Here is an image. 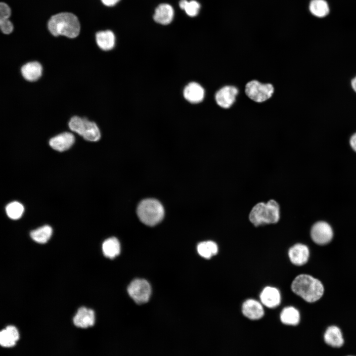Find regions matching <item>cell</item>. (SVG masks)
<instances>
[{
	"label": "cell",
	"instance_id": "1",
	"mask_svg": "<svg viewBox=\"0 0 356 356\" xmlns=\"http://www.w3.org/2000/svg\"><path fill=\"white\" fill-rule=\"evenodd\" d=\"M281 207L274 199H270L267 202L261 201L251 208L248 220L255 227L276 224L281 219Z\"/></svg>",
	"mask_w": 356,
	"mask_h": 356
},
{
	"label": "cell",
	"instance_id": "2",
	"mask_svg": "<svg viewBox=\"0 0 356 356\" xmlns=\"http://www.w3.org/2000/svg\"><path fill=\"white\" fill-rule=\"evenodd\" d=\"M291 288L296 295L308 303H313L319 300L324 291L321 282L311 275L301 274L293 280Z\"/></svg>",
	"mask_w": 356,
	"mask_h": 356
},
{
	"label": "cell",
	"instance_id": "3",
	"mask_svg": "<svg viewBox=\"0 0 356 356\" xmlns=\"http://www.w3.org/2000/svg\"><path fill=\"white\" fill-rule=\"evenodd\" d=\"M48 29L54 36L62 35L74 38L79 34L80 25L76 15L69 12H62L50 18Z\"/></svg>",
	"mask_w": 356,
	"mask_h": 356
},
{
	"label": "cell",
	"instance_id": "4",
	"mask_svg": "<svg viewBox=\"0 0 356 356\" xmlns=\"http://www.w3.org/2000/svg\"><path fill=\"white\" fill-rule=\"evenodd\" d=\"M136 213L140 221L148 226H154L163 220L164 208L162 204L153 198L142 200L138 204Z\"/></svg>",
	"mask_w": 356,
	"mask_h": 356
},
{
	"label": "cell",
	"instance_id": "5",
	"mask_svg": "<svg viewBox=\"0 0 356 356\" xmlns=\"http://www.w3.org/2000/svg\"><path fill=\"white\" fill-rule=\"evenodd\" d=\"M273 90L271 84H262L256 80L249 82L245 86L246 95L257 102H262L269 99L272 96Z\"/></svg>",
	"mask_w": 356,
	"mask_h": 356
},
{
	"label": "cell",
	"instance_id": "6",
	"mask_svg": "<svg viewBox=\"0 0 356 356\" xmlns=\"http://www.w3.org/2000/svg\"><path fill=\"white\" fill-rule=\"evenodd\" d=\"M130 296L138 304L146 303L149 299L151 288L149 282L143 279L133 280L128 287Z\"/></svg>",
	"mask_w": 356,
	"mask_h": 356
},
{
	"label": "cell",
	"instance_id": "7",
	"mask_svg": "<svg viewBox=\"0 0 356 356\" xmlns=\"http://www.w3.org/2000/svg\"><path fill=\"white\" fill-rule=\"evenodd\" d=\"M75 132L89 141H97L101 136L97 125L85 118H81L77 122L75 127Z\"/></svg>",
	"mask_w": 356,
	"mask_h": 356
},
{
	"label": "cell",
	"instance_id": "8",
	"mask_svg": "<svg viewBox=\"0 0 356 356\" xmlns=\"http://www.w3.org/2000/svg\"><path fill=\"white\" fill-rule=\"evenodd\" d=\"M313 241L318 245L329 243L333 238V232L331 226L326 222L320 221L314 223L311 230Z\"/></svg>",
	"mask_w": 356,
	"mask_h": 356
},
{
	"label": "cell",
	"instance_id": "9",
	"mask_svg": "<svg viewBox=\"0 0 356 356\" xmlns=\"http://www.w3.org/2000/svg\"><path fill=\"white\" fill-rule=\"evenodd\" d=\"M260 299L263 306L268 308L274 309L280 305L281 296L277 288L267 286L264 288L260 293Z\"/></svg>",
	"mask_w": 356,
	"mask_h": 356
},
{
	"label": "cell",
	"instance_id": "10",
	"mask_svg": "<svg viewBox=\"0 0 356 356\" xmlns=\"http://www.w3.org/2000/svg\"><path fill=\"white\" fill-rule=\"evenodd\" d=\"M242 312L245 317L251 320L260 319L265 314L263 304L254 299H248L243 303Z\"/></svg>",
	"mask_w": 356,
	"mask_h": 356
},
{
	"label": "cell",
	"instance_id": "11",
	"mask_svg": "<svg viewBox=\"0 0 356 356\" xmlns=\"http://www.w3.org/2000/svg\"><path fill=\"white\" fill-rule=\"evenodd\" d=\"M288 257L291 262L296 266H303L308 261L310 250L308 247L302 243H297L288 250Z\"/></svg>",
	"mask_w": 356,
	"mask_h": 356
},
{
	"label": "cell",
	"instance_id": "12",
	"mask_svg": "<svg viewBox=\"0 0 356 356\" xmlns=\"http://www.w3.org/2000/svg\"><path fill=\"white\" fill-rule=\"evenodd\" d=\"M94 311L86 307L80 308L73 318L74 324L77 327L87 328L92 326L95 323Z\"/></svg>",
	"mask_w": 356,
	"mask_h": 356
},
{
	"label": "cell",
	"instance_id": "13",
	"mask_svg": "<svg viewBox=\"0 0 356 356\" xmlns=\"http://www.w3.org/2000/svg\"><path fill=\"white\" fill-rule=\"evenodd\" d=\"M238 89L233 86H225L219 90L215 95L217 104L224 108L230 107L235 100Z\"/></svg>",
	"mask_w": 356,
	"mask_h": 356
},
{
	"label": "cell",
	"instance_id": "14",
	"mask_svg": "<svg viewBox=\"0 0 356 356\" xmlns=\"http://www.w3.org/2000/svg\"><path fill=\"white\" fill-rule=\"evenodd\" d=\"M75 142V136L69 132L60 134L49 141L50 146L56 151H64L69 149Z\"/></svg>",
	"mask_w": 356,
	"mask_h": 356
},
{
	"label": "cell",
	"instance_id": "15",
	"mask_svg": "<svg viewBox=\"0 0 356 356\" xmlns=\"http://www.w3.org/2000/svg\"><path fill=\"white\" fill-rule=\"evenodd\" d=\"M184 98L190 103H198L204 99L205 91L203 87L196 82L188 83L183 90Z\"/></svg>",
	"mask_w": 356,
	"mask_h": 356
},
{
	"label": "cell",
	"instance_id": "16",
	"mask_svg": "<svg viewBox=\"0 0 356 356\" xmlns=\"http://www.w3.org/2000/svg\"><path fill=\"white\" fill-rule=\"evenodd\" d=\"M19 337L17 328L14 325H8L0 332V344L4 348L12 347L16 345Z\"/></svg>",
	"mask_w": 356,
	"mask_h": 356
},
{
	"label": "cell",
	"instance_id": "17",
	"mask_svg": "<svg viewBox=\"0 0 356 356\" xmlns=\"http://www.w3.org/2000/svg\"><path fill=\"white\" fill-rule=\"evenodd\" d=\"M323 338L325 343L333 348H340L344 343L342 333L335 325L330 326L326 329Z\"/></svg>",
	"mask_w": 356,
	"mask_h": 356
},
{
	"label": "cell",
	"instance_id": "18",
	"mask_svg": "<svg viewBox=\"0 0 356 356\" xmlns=\"http://www.w3.org/2000/svg\"><path fill=\"white\" fill-rule=\"evenodd\" d=\"M43 68L41 64L37 61L29 62L24 64L21 69L23 78L27 81L34 82L42 76Z\"/></svg>",
	"mask_w": 356,
	"mask_h": 356
},
{
	"label": "cell",
	"instance_id": "19",
	"mask_svg": "<svg viewBox=\"0 0 356 356\" xmlns=\"http://www.w3.org/2000/svg\"><path fill=\"white\" fill-rule=\"evenodd\" d=\"M174 15L173 7L169 4L162 3L156 8L153 18L156 22L162 25H167L172 22Z\"/></svg>",
	"mask_w": 356,
	"mask_h": 356
},
{
	"label": "cell",
	"instance_id": "20",
	"mask_svg": "<svg viewBox=\"0 0 356 356\" xmlns=\"http://www.w3.org/2000/svg\"><path fill=\"white\" fill-rule=\"evenodd\" d=\"M95 38L97 45L103 50L109 51L115 46V36L113 32L110 30L97 32Z\"/></svg>",
	"mask_w": 356,
	"mask_h": 356
},
{
	"label": "cell",
	"instance_id": "21",
	"mask_svg": "<svg viewBox=\"0 0 356 356\" xmlns=\"http://www.w3.org/2000/svg\"><path fill=\"white\" fill-rule=\"evenodd\" d=\"M281 321L284 324L296 325L300 320L299 311L293 306L284 308L280 314Z\"/></svg>",
	"mask_w": 356,
	"mask_h": 356
},
{
	"label": "cell",
	"instance_id": "22",
	"mask_svg": "<svg viewBox=\"0 0 356 356\" xmlns=\"http://www.w3.org/2000/svg\"><path fill=\"white\" fill-rule=\"evenodd\" d=\"M197 251L201 257L209 259L217 254L219 247L218 244L213 241H204L198 244Z\"/></svg>",
	"mask_w": 356,
	"mask_h": 356
},
{
	"label": "cell",
	"instance_id": "23",
	"mask_svg": "<svg viewBox=\"0 0 356 356\" xmlns=\"http://www.w3.org/2000/svg\"><path fill=\"white\" fill-rule=\"evenodd\" d=\"M102 249L106 257L113 259L120 253V242L116 237H110L103 242Z\"/></svg>",
	"mask_w": 356,
	"mask_h": 356
},
{
	"label": "cell",
	"instance_id": "24",
	"mask_svg": "<svg viewBox=\"0 0 356 356\" xmlns=\"http://www.w3.org/2000/svg\"><path fill=\"white\" fill-rule=\"evenodd\" d=\"M309 10L312 14L318 18H323L328 15L329 7L325 0H311Z\"/></svg>",
	"mask_w": 356,
	"mask_h": 356
},
{
	"label": "cell",
	"instance_id": "25",
	"mask_svg": "<svg viewBox=\"0 0 356 356\" xmlns=\"http://www.w3.org/2000/svg\"><path fill=\"white\" fill-rule=\"evenodd\" d=\"M52 233V228L49 225H45L32 231L30 236L35 242L44 244L50 239Z\"/></svg>",
	"mask_w": 356,
	"mask_h": 356
},
{
	"label": "cell",
	"instance_id": "26",
	"mask_svg": "<svg viewBox=\"0 0 356 356\" xmlns=\"http://www.w3.org/2000/svg\"><path fill=\"white\" fill-rule=\"evenodd\" d=\"M24 210L23 205L17 201L9 203L5 208L7 215L12 220L19 219L22 216Z\"/></svg>",
	"mask_w": 356,
	"mask_h": 356
},
{
	"label": "cell",
	"instance_id": "27",
	"mask_svg": "<svg viewBox=\"0 0 356 356\" xmlns=\"http://www.w3.org/2000/svg\"><path fill=\"white\" fill-rule=\"evenodd\" d=\"M181 9H183L190 16H196L200 8V4L195 0L188 1L187 0H181L179 3Z\"/></svg>",
	"mask_w": 356,
	"mask_h": 356
},
{
	"label": "cell",
	"instance_id": "28",
	"mask_svg": "<svg viewBox=\"0 0 356 356\" xmlns=\"http://www.w3.org/2000/svg\"><path fill=\"white\" fill-rule=\"evenodd\" d=\"M0 27L2 33L5 34L11 33L13 29V25L8 19H0Z\"/></svg>",
	"mask_w": 356,
	"mask_h": 356
},
{
	"label": "cell",
	"instance_id": "29",
	"mask_svg": "<svg viewBox=\"0 0 356 356\" xmlns=\"http://www.w3.org/2000/svg\"><path fill=\"white\" fill-rule=\"evenodd\" d=\"M11 15V10L8 5L4 2L0 4V19H8Z\"/></svg>",
	"mask_w": 356,
	"mask_h": 356
},
{
	"label": "cell",
	"instance_id": "30",
	"mask_svg": "<svg viewBox=\"0 0 356 356\" xmlns=\"http://www.w3.org/2000/svg\"><path fill=\"white\" fill-rule=\"evenodd\" d=\"M102 3L108 6H112L118 3L120 0H101Z\"/></svg>",
	"mask_w": 356,
	"mask_h": 356
},
{
	"label": "cell",
	"instance_id": "31",
	"mask_svg": "<svg viewBox=\"0 0 356 356\" xmlns=\"http://www.w3.org/2000/svg\"><path fill=\"white\" fill-rule=\"evenodd\" d=\"M350 144L352 148L356 152V133L351 137Z\"/></svg>",
	"mask_w": 356,
	"mask_h": 356
},
{
	"label": "cell",
	"instance_id": "32",
	"mask_svg": "<svg viewBox=\"0 0 356 356\" xmlns=\"http://www.w3.org/2000/svg\"><path fill=\"white\" fill-rule=\"evenodd\" d=\"M351 84L353 89L356 92V77L352 80Z\"/></svg>",
	"mask_w": 356,
	"mask_h": 356
},
{
	"label": "cell",
	"instance_id": "33",
	"mask_svg": "<svg viewBox=\"0 0 356 356\" xmlns=\"http://www.w3.org/2000/svg\"><path fill=\"white\" fill-rule=\"evenodd\" d=\"M356 356L349 355V356Z\"/></svg>",
	"mask_w": 356,
	"mask_h": 356
}]
</instances>
